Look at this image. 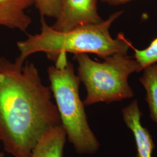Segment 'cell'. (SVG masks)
I'll return each instance as SVG.
<instances>
[{
  "instance_id": "obj_4",
  "label": "cell",
  "mask_w": 157,
  "mask_h": 157,
  "mask_svg": "<svg viewBox=\"0 0 157 157\" xmlns=\"http://www.w3.org/2000/svg\"><path fill=\"white\" fill-rule=\"evenodd\" d=\"M78 76L86 90L85 106L99 102L107 104L132 98L133 91L128 83L129 76L140 72L137 61L128 54H115L102 62L94 61L86 54L74 55Z\"/></svg>"
},
{
  "instance_id": "obj_8",
  "label": "cell",
  "mask_w": 157,
  "mask_h": 157,
  "mask_svg": "<svg viewBox=\"0 0 157 157\" xmlns=\"http://www.w3.org/2000/svg\"><path fill=\"white\" fill-rule=\"evenodd\" d=\"M67 135L62 125L47 131L36 144L32 157H63Z\"/></svg>"
},
{
  "instance_id": "obj_13",
  "label": "cell",
  "mask_w": 157,
  "mask_h": 157,
  "mask_svg": "<svg viewBox=\"0 0 157 157\" xmlns=\"http://www.w3.org/2000/svg\"><path fill=\"white\" fill-rule=\"evenodd\" d=\"M0 144H1V141H0ZM0 157H6V156L3 152H0Z\"/></svg>"
},
{
  "instance_id": "obj_10",
  "label": "cell",
  "mask_w": 157,
  "mask_h": 157,
  "mask_svg": "<svg viewBox=\"0 0 157 157\" xmlns=\"http://www.w3.org/2000/svg\"><path fill=\"white\" fill-rule=\"evenodd\" d=\"M131 48L135 51L134 57L140 66L141 71L147 67L157 63V37L143 50H138L133 45Z\"/></svg>"
},
{
  "instance_id": "obj_5",
  "label": "cell",
  "mask_w": 157,
  "mask_h": 157,
  "mask_svg": "<svg viewBox=\"0 0 157 157\" xmlns=\"http://www.w3.org/2000/svg\"><path fill=\"white\" fill-rule=\"evenodd\" d=\"M99 0H61L59 15L52 28L57 31L67 32L79 26L98 24L104 20L98 14Z\"/></svg>"
},
{
  "instance_id": "obj_3",
  "label": "cell",
  "mask_w": 157,
  "mask_h": 157,
  "mask_svg": "<svg viewBox=\"0 0 157 157\" xmlns=\"http://www.w3.org/2000/svg\"><path fill=\"white\" fill-rule=\"evenodd\" d=\"M47 73L67 140L78 154L95 153L100 143L88 123L85 105L79 94L80 81L73 63L67 60V54L58 56Z\"/></svg>"
},
{
  "instance_id": "obj_1",
  "label": "cell",
  "mask_w": 157,
  "mask_h": 157,
  "mask_svg": "<svg viewBox=\"0 0 157 157\" xmlns=\"http://www.w3.org/2000/svg\"><path fill=\"white\" fill-rule=\"evenodd\" d=\"M50 86L33 62L0 56V141L13 157H32L34 147L61 125Z\"/></svg>"
},
{
  "instance_id": "obj_2",
  "label": "cell",
  "mask_w": 157,
  "mask_h": 157,
  "mask_svg": "<svg viewBox=\"0 0 157 157\" xmlns=\"http://www.w3.org/2000/svg\"><path fill=\"white\" fill-rule=\"evenodd\" d=\"M124 11L112 13L106 20L98 24L79 26L67 32L54 30L41 17V32L29 34L26 39L17 43L19 56L17 58L24 62L31 55L44 52L49 59L56 61L62 53L93 54L102 59L115 54H128L132 43L122 33L112 38L109 29L121 16Z\"/></svg>"
},
{
  "instance_id": "obj_11",
  "label": "cell",
  "mask_w": 157,
  "mask_h": 157,
  "mask_svg": "<svg viewBox=\"0 0 157 157\" xmlns=\"http://www.w3.org/2000/svg\"><path fill=\"white\" fill-rule=\"evenodd\" d=\"M34 5L41 17L56 19L61 10V0H34Z\"/></svg>"
},
{
  "instance_id": "obj_12",
  "label": "cell",
  "mask_w": 157,
  "mask_h": 157,
  "mask_svg": "<svg viewBox=\"0 0 157 157\" xmlns=\"http://www.w3.org/2000/svg\"><path fill=\"white\" fill-rule=\"evenodd\" d=\"M102 2L107 3L112 6H118L123 5L130 2L132 0H100Z\"/></svg>"
},
{
  "instance_id": "obj_9",
  "label": "cell",
  "mask_w": 157,
  "mask_h": 157,
  "mask_svg": "<svg viewBox=\"0 0 157 157\" xmlns=\"http://www.w3.org/2000/svg\"><path fill=\"white\" fill-rule=\"evenodd\" d=\"M139 78L146 91V100L152 121L157 124V63L145 67Z\"/></svg>"
},
{
  "instance_id": "obj_6",
  "label": "cell",
  "mask_w": 157,
  "mask_h": 157,
  "mask_svg": "<svg viewBox=\"0 0 157 157\" xmlns=\"http://www.w3.org/2000/svg\"><path fill=\"white\" fill-rule=\"evenodd\" d=\"M125 124L133 132L137 147L136 157H152L154 144L149 131L141 124L143 115L135 100L122 110Z\"/></svg>"
},
{
  "instance_id": "obj_7",
  "label": "cell",
  "mask_w": 157,
  "mask_h": 157,
  "mask_svg": "<svg viewBox=\"0 0 157 157\" xmlns=\"http://www.w3.org/2000/svg\"><path fill=\"white\" fill-rule=\"evenodd\" d=\"M34 0H0V26L26 32L32 22L26 10Z\"/></svg>"
}]
</instances>
